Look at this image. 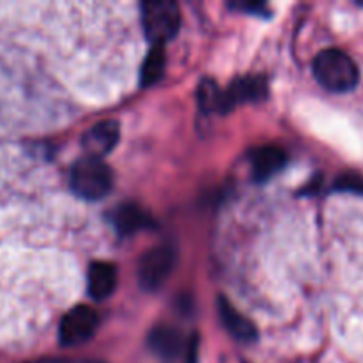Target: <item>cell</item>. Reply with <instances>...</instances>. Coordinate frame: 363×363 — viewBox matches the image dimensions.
<instances>
[{
	"label": "cell",
	"mask_w": 363,
	"mask_h": 363,
	"mask_svg": "<svg viewBox=\"0 0 363 363\" xmlns=\"http://www.w3.org/2000/svg\"><path fill=\"white\" fill-rule=\"evenodd\" d=\"M197 101L204 112H218L225 113L229 112V105H227L225 91L218 87L215 80H202L197 89Z\"/></svg>",
	"instance_id": "4fadbf2b"
},
{
	"label": "cell",
	"mask_w": 363,
	"mask_h": 363,
	"mask_svg": "<svg viewBox=\"0 0 363 363\" xmlns=\"http://www.w3.org/2000/svg\"><path fill=\"white\" fill-rule=\"evenodd\" d=\"M230 7L234 9H240V11H247V13L252 14H257V16H269V11L264 4H259V2H233Z\"/></svg>",
	"instance_id": "9a60e30c"
},
{
	"label": "cell",
	"mask_w": 363,
	"mask_h": 363,
	"mask_svg": "<svg viewBox=\"0 0 363 363\" xmlns=\"http://www.w3.org/2000/svg\"><path fill=\"white\" fill-rule=\"evenodd\" d=\"M149 347L156 357L165 362H174L183 357L184 363H195L197 360V339H184L179 330L172 326H156L149 335Z\"/></svg>",
	"instance_id": "5b68a950"
},
{
	"label": "cell",
	"mask_w": 363,
	"mask_h": 363,
	"mask_svg": "<svg viewBox=\"0 0 363 363\" xmlns=\"http://www.w3.org/2000/svg\"><path fill=\"white\" fill-rule=\"evenodd\" d=\"M117 286V268L110 262H94L87 273V291L92 300L103 301L110 298Z\"/></svg>",
	"instance_id": "7c38bea8"
},
{
	"label": "cell",
	"mask_w": 363,
	"mask_h": 363,
	"mask_svg": "<svg viewBox=\"0 0 363 363\" xmlns=\"http://www.w3.org/2000/svg\"><path fill=\"white\" fill-rule=\"evenodd\" d=\"M250 163L254 179L257 183H264L286 167L287 155L279 145H261L252 151Z\"/></svg>",
	"instance_id": "ba28073f"
},
{
	"label": "cell",
	"mask_w": 363,
	"mask_h": 363,
	"mask_svg": "<svg viewBox=\"0 0 363 363\" xmlns=\"http://www.w3.org/2000/svg\"><path fill=\"white\" fill-rule=\"evenodd\" d=\"M99 325V318L91 307H74L62 318L59 326V339L62 346L73 347L87 342L96 333Z\"/></svg>",
	"instance_id": "8992f818"
},
{
	"label": "cell",
	"mask_w": 363,
	"mask_h": 363,
	"mask_svg": "<svg viewBox=\"0 0 363 363\" xmlns=\"http://www.w3.org/2000/svg\"><path fill=\"white\" fill-rule=\"evenodd\" d=\"M121 137V126L117 121L106 119L99 121L94 126L89 128L82 135V147L89 158L101 160L103 156L108 155L117 145Z\"/></svg>",
	"instance_id": "52a82bcc"
},
{
	"label": "cell",
	"mask_w": 363,
	"mask_h": 363,
	"mask_svg": "<svg viewBox=\"0 0 363 363\" xmlns=\"http://www.w3.org/2000/svg\"><path fill=\"white\" fill-rule=\"evenodd\" d=\"M218 314L222 325L230 335L240 342H255L257 340V330L254 323L248 321L241 312H238L223 296L218 298Z\"/></svg>",
	"instance_id": "30bf717a"
},
{
	"label": "cell",
	"mask_w": 363,
	"mask_h": 363,
	"mask_svg": "<svg viewBox=\"0 0 363 363\" xmlns=\"http://www.w3.org/2000/svg\"><path fill=\"white\" fill-rule=\"evenodd\" d=\"M177 262L176 248L170 245L155 247L142 255L138 262V284L145 291H156L163 286Z\"/></svg>",
	"instance_id": "277c9868"
},
{
	"label": "cell",
	"mask_w": 363,
	"mask_h": 363,
	"mask_svg": "<svg viewBox=\"0 0 363 363\" xmlns=\"http://www.w3.org/2000/svg\"><path fill=\"white\" fill-rule=\"evenodd\" d=\"M142 28L152 46H163L174 39L181 27V11L170 0H147L140 6Z\"/></svg>",
	"instance_id": "3957f363"
},
{
	"label": "cell",
	"mask_w": 363,
	"mask_h": 363,
	"mask_svg": "<svg viewBox=\"0 0 363 363\" xmlns=\"http://www.w3.org/2000/svg\"><path fill=\"white\" fill-rule=\"evenodd\" d=\"M110 222L121 236H131L138 230L151 229L152 218L137 204H123L110 213Z\"/></svg>",
	"instance_id": "9c48e42d"
},
{
	"label": "cell",
	"mask_w": 363,
	"mask_h": 363,
	"mask_svg": "<svg viewBox=\"0 0 363 363\" xmlns=\"http://www.w3.org/2000/svg\"><path fill=\"white\" fill-rule=\"evenodd\" d=\"M314 77L319 84L332 92H347L357 87L358 67L354 60L342 50L328 48L318 53L312 64Z\"/></svg>",
	"instance_id": "6da1fadb"
},
{
	"label": "cell",
	"mask_w": 363,
	"mask_h": 363,
	"mask_svg": "<svg viewBox=\"0 0 363 363\" xmlns=\"http://www.w3.org/2000/svg\"><path fill=\"white\" fill-rule=\"evenodd\" d=\"M266 94H268V82H266L264 77H259V74L238 78L225 91L227 105H229L230 110L240 105V103L261 101V99L266 98Z\"/></svg>",
	"instance_id": "8fae6325"
},
{
	"label": "cell",
	"mask_w": 363,
	"mask_h": 363,
	"mask_svg": "<svg viewBox=\"0 0 363 363\" xmlns=\"http://www.w3.org/2000/svg\"><path fill=\"white\" fill-rule=\"evenodd\" d=\"M165 52H163V46H151V50L145 55L144 62H142L140 69V84L142 87H151L155 85L160 78L163 77V71H165Z\"/></svg>",
	"instance_id": "5bb4252c"
},
{
	"label": "cell",
	"mask_w": 363,
	"mask_h": 363,
	"mask_svg": "<svg viewBox=\"0 0 363 363\" xmlns=\"http://www.w3.org/2000/svg\"><path fill=\"white\" fill-rule=\"evenodd\" d=\"M69 186L84 201H101L112 191L113 174L103 160L85 156L71 169Z\"/></svg>",
	"instance_id": "7a4b0ae2"
}]
</instances>
